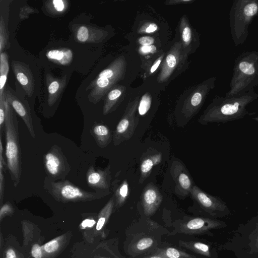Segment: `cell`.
Listing matches in <instances>:
<instances>
[{"instance_id":"obj_1","label":"cell","mask_w":258,"mask_h":258,"mask_svg":"<svg viewBox=\"0 0 258 258\" xmlns=\"http://www.w3.org/2000/svg\"><path fill=\"white\" fill-rule=\"evenodd\" d=\"M258 99V93L254 89L231 96H217L207 107L199 118L202 124L209 123H226L244 118L249 114L247 107Z\"/></svg>"},{"instance_id":"obj_2","label":"cell","mask_w":258,"mask_h":258,"mask_svg":"<svg viewBox=\"0 0 258 258\" xmlns=\"http://www.w3.org/2000/svg\"><path fill=\"white\" fill-rule=\"evenodd\" d=\"M218 248L230 251L237 258H258V212L246 223L240 224Z\"/></svg>"},{"instance_id":"obj_3","label":"cell","mask_w":258,"mask_h":258,"mask_svg":"<svg viewBox=\"0 0 258 258\" xmlns=\"http://www.w3.org/2000/svg\"><path fill=\"white\" fill-rule=\"evenodd\" d=\"M258 86V51H245L236 58L230 89L226 96L245 93Z\"/></svg>"},{"instance_id":"obj_4","label":"cell","mask_w":258,"mask_h":258,"mask_svg":"<svg viewBox=\"0 0 258 258\" xmlns=\"http://www.w3.org/2000/svg\"><path fill=\"white\" fill-rule=\"evenodd\" d=\"M4 126L6 133V151L7 168L13 185L17 187L22 174V156L18 124L14 109L7 102Z\"/></svg>"},{"instance_id":"obj_5","label":"cell","mask_w":258,"mask_h":258,"mask_svg":"<svg viewBox=\"0 0 258 258\" xmlns=\"http://www.w3.org/2000/svg\"><path fill=\"white\" fill-rule=\"evenodd\" d=\"M258 15L257 0H235L229 11L231 37L236 46L243 44L248 35V27Z\"/></svg>"},{"instance_id":"obj_6","label":"cell","mask_w":258,"mask_h":258,"mask_svg":"<svg viewBox=\"0 0 258 258\" xmlns=\"http://www.w3.org/2000/svg\"><path fill=\"white\" fill-rule=\"evenodd\" d=\"M126 61L123 56L115 59L105 69L102 71L97 77L89 85L87 89L90 90L89 100L97 103L124 76Z\"/></svg>"},{"instance_id":"obj_7","label":"cell","mask_w":258,"mask_h":258,"mask_svg":"<svg viewBox=\"0 0 258 258\" xmlns=\"http://www.w3.org/2000/svg\"><path fill=\"white\" fill-rule=\"evenodd\" d=\"M44 187L56 200L63 203L92 201L110 194L109 191H88L68 180L54 181L47 177L44 180Z\"/></svg>"},{"instance_id":"obj_8","label":"cell","mask_w":258,"mask_h":258,"mask_svg":"<svg viewBox=\"0 0 258 258\" xmlns=\"http://www.w3.org/2000/svg\"><path fill=\"white\" fill-rule=\"evenodd\" d=\"M190 195L207 215L214 218H225L231 215V211L220 198L208 194L197 185H194Z\"/></svg>"},{"instance_id":"obj_9","label":"cell","mask_w":258,"mask_h":258,"mask_svg":"<svg viewBox=\"0 0 258 258\" xmlns=\"http://www.w3.org/2000/svg\"><path fill=\"white\" fill-rule=\"evenodd\" d=\"M138 105V98L127 104L113 132L112 140L114 146L130 140L134 135L139 123V119L136 114Z\"/></svg>"},{"instance_id":"obj_10","label":"cell","mask_w":258,"mask_h":258,"mask_svg":"<svg viewBox=\"0 0 258 258\" xmlns=\"http://www.w3.org/2000/svg\"><path fill=\"white\" fill-rule=\"evenodd\" d=\"M43 163L47 178L50 180H64L70 166L61 148L54 145L43 156Z\"/></svg>"},{"instance_id":"obj_11","label":"cell","mask_w":258,"mask_h":258,"mask_svg":"<svg viewBox=\"0 0 258 258\" xmlns=\"http://www.w3.org/2000/svg\"><path fill=\"white\" fill-rule=\"evenodd\" d=\"M4 94L7 102L24 121L31 136L35 138L30 106L22 91H15L8 85L5 88Z\"/></svg>"},{"instance_id":"obj_12","label":"cell","mask_w":258,"mask_h":258,"mask_svg":"<svg viewBox=\"0 0 258 258\" xmlns=\"http://www.w3.org/2000/svg\"><path fill=\"white\" fill-rule=\"evenodd\" d=\"M216 78L211 77L199 85L185 101L182 112L190 118L195 115L203 105L206 98L215 86Z\"/></svg>"},{"instance_id":"obj_13","label":"cell","mask_w":258,"mask_h":258,"mask_svg":"<svg viewBox=\"0 0 258 258\" xmlns=\"http://www.w3.org/2000/svg\"><path fill=\"white\" fill-rule=\"evenodd\" d=\"M227 226L226 222L217 218L196 217L180 224L178 232L186 234H209L212 230L222 229Z\"/></svg>"},{"instance_id":"obj_14","label":"cell","mask_w":258,"mask_h":258,"mask_svg":"<svg viewBox=\"0 0 258 258\" xmlns=\"http://www.w3.org/2000/svg\"><path fill=\"white\" fill-rule=\"evenodd\" d=\"M187 55L182 50L181 42L179 41L175 42L165 56L161 72L158 76V82L167 81L177 69H179Z\"/></svg>"},{"instance_id":"obj_15","label":"cell","mask_w":258,"mask_h":258,"mask_svg":"<svg viewBox=\"0 0 258 258\" xmlns=\"http://www.w3.org/2000/svg\"><path fill=\"white\" fill-rule=\"evenodd\" d=\"M171 176L175 183L176 192L181 196L190 194L193 187L192 179L184 165L177 160L172 162Z\"/></svg>"},{"instance_id":"obj_16","label":"cell","mask_w":258,"mask_h":258,"mask_svg":"<svg viewBox=\"0 0 258 258\" xmlns=\"http://www.w3.org/2000/svg\"><path fill=\"white\" fill-rule=\"evenodd\" d=\"M88 185L97 191H109L111 183L110 166L109 165L105 169H95L94 166H91L86 173Z\"/></svg>"},{"instance_id":"obj_17","label":"cell","mask_w":258,"mask_h":258,"mask_svg":"<svg viewBox=\"0 0 258 258\" xmlns=\"http://www.w3.org/2000/svg\"><path fill=\"white\" fill-rule=\"evenodd\" d=\"M141 200L145 214L152 216L160 206L162 196L158 188L152 183H150L143 189Z\"/></svg>"},{"instance_id":"obj_18","label":"cell","mask_w":258,"mask_h":258,"mask_svg":"<svg viewBox=\"0 0 258 258\" xmlns=\"http://www.w3.org/2000/svg\"><path fill=\"white\" fill-rule=\"evenodd\" d=\"M12 67L25 93L29 97H31L34 91L35 84L33 74L29 66L25 63L14 60L12 62Z\"/></svg>"},{"instance_id":"obj_19","label":"cell","mask_w":258,"mask_h":258,"mask_svg":"<svg viewBox=\"0 0 258 258\" xmlns=\"http://www.w3.org/2000/svg\"><path fill=\"white\" fill-rule=\"evenodd\" d=\"M46 82L48 91L47 102L49 106H52L57 101L63 92L66 85V77L55 78L47 74Z\"/></svg>"},{"instance_id":"obj_20","label":"cell","mask_w":258,"mask_h":258,"mask_svg":"<svg viewBox=\"0 0 258 258\" xmlns=\"http://www.w3.org/2000/svg\"><path fill=\"white\" fill-rule=\"evenodd\" d=\"M156 246L157 241L153 237L146 235H140L131 244V250L132 253L138 255L148 252H155L158 248Z\"/></svg>"},{"instance_id":"obj_21","label":"cell","mask_w":258,"mask_h":258,"mask_svg":"<svg viewBox=\"0 0 258 258\" xmlns=\"http://www.w3.org/2000/svg\"><path fill=\"white\" fill-rule=\"evenodd\" d=\"M97 145L101 148H106L113 139L109 127L103 124L95 122L90 131Z\"/></svg>"},{"instance_id":"obj_22","label":"cell","mask_w":258,"mask_h":258,"mask_svg":"<svg viewBox=\"0 0 258 258\" xmlns=\"http://www.w3.org/2000/svg\"><path fill=\"white\" fill-rule=\"evenodd\" d=\"M112 190L114 198V206L118 208L122 206L129 195V185L126 179H116L112 182Z\"/></svg>"},{"instance_id":"obj_23","label":"cell","mask_w":258,"mask_h":258,"mask_svg":"<svg viewBox=\"0 0 258 258\" xmlns=\"http://www.w3.org/2000/svg\"><path fill=\"white\" fill-rule=\"evenodd\" d=\"M180 33L182 48L183 51L187 54L190 53L191 44L193 41L196 42V36L193 34L188 20L185 17H182L180 24Z\"/></svg>"},{"instance_id":"obj_24","label":"cell","mask_w":258,"mask_h":258,"mask_svg":"<svg viewBox=\"0 0 258 258\" xmlns=\"http://www.w3.org/2000/svg\"><path fill=\"white\" fill-rule=\"evenodd\" d=\"M179 243L181 246L207 257H217L216 250L212 249L211 246L205 243L200 241H180Z\"/></svg>"},{"instance_id":"obj_25","label":"cell","mask_w":258,"mask_h":258,"mask_svg":"<svg viewBox=\"0 0 258 258\" xmlns=\"http://www.w3.org/2000/svg\"><path fill=\"white\" fill-rule=\"evenodd\" d=\"M124 91V87L123 86H119L109 91L104 102L103 108L104 115H107L115 109L123 95Z\"/></svg>"},{"instance_id":"obj_26","label":"cell","mask_w":258,"mask_h":258,"mask_svg":"<svg viewBox=\"0 0 258 258\" xmlns=\"http://www.w3.org/2000/svg\"><path fill=\"white\" fill-rule=\"evenodd\" d=\"M47 58L55 63L60 65H68L73 59V54L68 48L51 49L46 54Z\"/></svg>"},{"instance_id":"obj_27","label":"cell","mask_w":258,"mask_h":258,"mask_svg":"<svg viewBox=\"0 0 258 258\" xmlns=\"http://www.w3.org/2000/svg\"><path fill=\"white\" fill-rule=\"evenodd\" d=\"M161 160V155L159 154L147 157L142 160L140 165V183H142L149 176L153 166L159 164Z\"/></svg>"},{"instance_id":"obj_28","label":"cell","mask_w":258,"mask_h":258,"mask_svg":"<svg viewBox=\"0 0 258 258\" xmlns=\"http://www.w3.org/2000/svg\"><path fill=\"white\" fill-rule=\"evenodd\" d=\"M9 71L8 56L3 52L0 54V96L4 93Z\"/></svg>"},{"instance_id":"obj_29","label":"cell","mask_w":258,"mask_h":258,"mask_svg":"<svg viewBox=\"0 0 258 258\" xmlns=\"http://www.w3.org/2000/svg\"><path fill=\"white\" fill-rule=\"evenodd\" d=\"M156 251L166 258H197L195 255L172 247L158 248Z\"/></svg>"},{"instance_id":"obj_30","label":"cell","mask_w":258,"mask_h":258,"mask_svg":"<svg viewBox=\"0 0 258 258\" xmlns=\"http://www.w3.org/2000/svg\"><path fill=\"white\" fill-rule=\"evenodd\" d=\"M4 148L1 138H0V204H2L5 190V168L7 165L3 157Z\"/></svg>"},{"instance_id":"obj_31","label":"cell","mask_w":258,"mask_h":258,"mask_svg":"<svg viewBox=\"0 0 258 258\" xmlns=\"http://www.w3.org/2000/svg\"><path fill=\"white\" fill-rule=\"evenodd\" d=\"M152 103V97L150 94L146 93L141 97L138 107L139 114L143 116L149 110Z\"/></svg>"},{"instance_id":"obj_32","label":"cell","mask_w":258,"mask_h":258,"mask_svg":"<svg viewBox=\"0 0 258 258\" xmlns=\"http://www.w3.org/2000/svg\"><path fill=\"white\" fill-rule=\"evenodd\" d=\"M9 35L2 16L0 20V53L8 45Z\"/></svg>"},{"instance_id":"obj_33","label":"cell","mask_w":258,"mask_h":258,"mask_svg":"<svg viewBox=\"0 0 258 258\" xmlns=\"http://www.w3.org/2000/svg\"><path fill=\"white\" fill-rule=\"evenodd\" d=\"M60 238H56L44 244L42 251L46 254H51L56 252L60 246Z\"/></svg>"},{"instance_id":"obj_34","label":"cell","mask_w":258,"mask_h":258,"mask_svg":"<svg viewBox=\"0 0 258 258\" xmlns=\"http://www.w3.org/2000/svg\"><path fill=\"white\" fill-rule=\"evenodd\" d=\"M49 5L50 8H53L54 12L60 14L66 10L68 4L66 1L53 0L49 2Z\"/></svg>"},{"instance_id":"obj_35","label":"cell","mask_w":258,"mask_h":258,"mask_svg":"<svg viewBox=\"0 0 258 258\" xmlns=\"http://www.w3.org/2000/svg\"><path fill=\"white\" fill-rule=\"evenodd\" d=\"M7 100L4 94L0 96V131L4 125Z\"/></svg>"},{"instance_id":"obj_36","label":"cell","mask_w":258,"mask_h":258,"mask_svg":"<svg viewBox=\"0 0 258 258\" xmlns=\"http://www.w3.org/2000/svg\"><path fill=\"white\" fill-rule=\"evenodd\" d=\"M89 37V30L85 26H81L79 27L77 33V38L81 42H86Z\"/></svg>"},{"instance_id":"obj_37","label":"cell","mask_w":258,"mask_h":258,"mask_svg":"<svg viewBox=\"0 0 258 258\" xmlns=\"http://www.w3.org/2000/svg\"><path fill=\"white\" fill-rule=\"evenodd\" d=\"M158 28V26L155 23H147L141 27L139 32L140 33H150L157 31Z\"/></svg>"},{"instance_id":"obj_38","label":"cell","mask_w":258,"mask_h":258,"mask_svg":"<svg viewBox=\"0 0 258 258\" xmlns=\"http://www.w3.org/2000/svg\"><path fill=\"white\" fill-rule=\"evenodd\" d=\"M157 51V48L154 45L148 46H141L139 47V51L140 53L146 55L148 54H153Z\"/></svg>"},{"instance_id":"obj_39","label":"cell","mask_w":258,"mask_h":258,"mask_svg":"<svg viewBox=\"0 0 258 258\" xmlns=\"http://www.w3.org/2000/svg\"><path fill=\"white\" fill-rule=\"evenodd\" d=\"M14 211L13 208L9 202H6L1 207L0 211L1 218H2L5 215L11 214Z\"/></svg>"},{"instance_id":"obj_40","label":"cell","mask_w":258,"mask_h":258,"mask_svg":"<svg viewBox=\"0 0 258 258\" xmlns=\"http://www.w3.org/2000/svg\"><path fill=\"white\" fill-rule=\"evenodd\" d=\"M138 42L141 46H148L153 45L155 40L151 36H142L138 39Z\"/></svg>"},{"instance_id":"obj_41","label":"cell","mask_w":258,"mask_h":258,"mask_svg":"<svg viewBox=\"0 0 258 258\" xmlns=\"http://www.w3.org/2000/svg\"><path fill=\"white\" fill-rule=\"evenodd\" d=\"M43 251L42 247L38 244H34L31 249V254L34 258H42Z\"/></svg>"},{"instance_id":"obj_42","label":"cell","mask_w":258,"mask_h":258,"mask_svg":"<svg viewBox=\"0 0 258 258\" xmlns=\"http://www.w3.org/2000/svg\"><path fill=\"white\" fill-rule=\"evenodd\" d=\"M164 56V54H161L158 58H157L156 60L154 62L152 66L151 67L149 70V74H151L153 73L156 70L158 69L159 66H160L163 57Z\"/></svg>"},{"instance_id":"obj_43","label":"cell","mask_w":258,"mask_h":258,"mask_svg":"<svg viewBox=\"0 0 258 258\" xmlns=\"http://www.w3.org/2000/svg\"><path fill=\"white\" fill-rule=\"evenodd\" d=\"M193 1H190V0H187V1H186V0H183V1H182V0H179V1H177V0H176V1H166L165 2V4H166V5H176V4H178L179 3H181V4H184V3H191Z\"/></svg>"},{"instance_id":"obj_44","label":"cell","mask_w":258,"mask_h":258,"mask_svg":"<svg viewBox=\"0 0 258 258\" xmlns=\"http://www.w3.org/2000/svg\"><path fill=\"white\" fill-rule=\"evenodd\" d=\"M139 258H166L161 254L156 251L155 252L152 253L151 254L146 255Z\"/></svg>"},{"instance_id":"obj_45","label":"cell","mask_w":258,"mask_h":258,"mask_svg":"<svg viewBox=\"0 0 258 258\" xmlns=\"http://www.w3.org/2000/svg\"><path fill=\"white\" fill-rule=\"evenodd\" d=\"M5 258H17V256L13 249L9 248L6 252Z\"/></svg>"},{"instance_id":"obj_46","label":"cell","mask_w":258,"mask_h":258,"mask_svg":"<svg viewBox=\"0 0 258 258\" xmlns=\"http://www.w3.org/2000/svg\"><path fill=\"white\" fill-rule=\"evenodd\" d=\"M95 223V221L93 219H87L84 220L82 223V226L84 227H91Z\"/></svg>"},{"instance_id":"obj_47","label":"cell","mask_w":258,"mask_h":258,"mask_svg":"<svg viewBox=\"0 0 258 258\" xmlns=\"http://www.w3.org/2000/svg\"><path fill=\"white\" fill-rule=\"evenodd\" d=\"M253 119L256 121L257 122H258V116L255 117H253Z\"/></svg>"},{"instance_id":"obj_48","label":"cell","mask_w":258,"mask_h":258,"mask_svg":"<svg viewBox=\"0 0 258 258\" xmlns=\"http://www.w3.org/2000/svg\"><path fill=\"white\" fill-rule=\"evenodd\" d=\"M99 258H106V257H99Z\"/></svg>"},{"instance_id":"obj_49","label":"cell","mask_w":258,"mask_h":258,"mask_svg":"<svg viewBox=\"0 0 258 258\" xmlns=\"http://www.w3.org/2000/svg\"><path fill=\"white\" fill-rule=\"evenodd\" d=\"M225 258H228V257H225Z\"/></svg>"}]
</instances>
